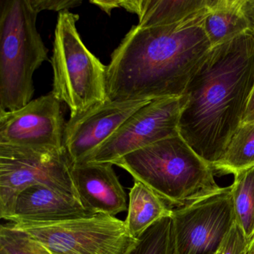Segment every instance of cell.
Segmentation results:
<instances>
[{"label":"cell","mask_w":254,"mask_h":254,"mask_svg":"<svg viewBox=\"0 0 254 254\" xmlns=\"http://www.w3.org/2000/svg\"><path fill=\"white\" fill-rule=\"evenodd\" d=\"M29 0H0V112L32 100L34 72L48 61Z\"/></svg>","instance_id":"277c9868"},{"label":"cell","mask_w":254,"mask_h":254,"mask_svg":"<svg viewBox=\"0 0 254 254\" xmlns=\"http://www.w3.org/2000/svg\"><path fill=\"white\" fill-rule=\"evenodd\" d=\"M208 10L171 26H133L107 66L108 99L154 100L184 96L212 50L203 27Z\"/></svg>","instance_id":"6da1fadb"},{"label":"cell","mask_w":254,"mask_h":254,"mask_svg":"<svg viewBox=\"0 0 254 254\" xmlns=\"http://www.w3.org/2000/svg\"><path fill=\"white\" fill-rule=\"evenodd\" d=\"M94 215L77 199L44 185H33L17 196L11 216L15 223H52Z\"/></svg>","instance_id":"4fadbf2b"},{"label":"cell","mask_w":254,"mask_h":254,"mask_svg":"<svg viewBox=\"0 0 254 254\" xmlns=\"http://www.w3.org/2000/svg\"><path fill=\"white\" fill-rule=\"evenodd\" d=\"M114 165L152 190L172 209L200 201L224 188L215 181L212 166L180 133L127 154Z\"/></svg>","instance_id":"3957f363"},{"label":"cell","mask_w":254,"mask_h":254,"mask_svg":"<svg viewBox=\"0 0 254 254\" xmlns=\"http://www.w3.org/2000/svg\"><path fill=\"white\" fill-rule=\"evenodd\" d=\"M245 254H254V235L248 241Z\"/></svg>","instance_id":"484cf974"},{"label":"cell","mask_w":254,"mask_h":254,"mask_svg":"<svg viewBox=\"0 0 254 254\" xmlns=\"http://www.w3.org/2000/svg\"><path fill=\"white\" fill-rule=\"evenodd\" d=\"M0 254H53L35 238L12 224L0 227Z\"/></svg>","instance_id":"ffe728a7"},{"label":"cell","mask_w":254,"mask_h":254,"mask_svg":"<svg viewBox=\"0 0 254 254\" xmlns=\"http://www.w3.org/2000/svg\"><path fill=\"white\" fill-rule=\"evenodd\" d=\"M172 215L171 209L159 196L142 183L135 181L129 192L126 227L139 239L154 224Z\"/></svg>","instance_id":"2e32d148"},{"label":"cell","mask_w":254,"mask_h":254,"mask_svg":"<svg viewBox=\"0 0 254 254\" xmlns=\"http://www.w3.org/2000/svg\"><path fill=\"white\" fill-rule=\"evenodd\" d=\"M254 84V37L247 33L213 47L190 81L179 133L213 166L242 124Z\"/></svg>","instance_id":"7a4b0ae2"},{"label":"cell","mask_w":254,"mask_h":254,"mask_svg":"<svg viewBox=\"0 0 254 254\" xmlns=\"http://www.w3.org/2000/svg\"><path fill=\"white\" fill-rule=\"evenodd\" d=\"M254 123V84L242 123Z\"/></svg>","instance_id":"cb8c5ba5"},{"label":"cell","mask_w":254,"mask_h":254,"mask_svg":"<svg viewBox=\"0 0 254 254\" xmlns=\"http://www.w3.org/2000/svg\"><path fill=\"white\" fill-rule=\"evenodd\" d=\"M53 254H130L138 243L126 221L112 215L52 223H15Z\"/></svg>","instance_id":"52a82bcc"},{"label":"cell","mask_w":254,"mask_h":254,"mask_svg":"<svg viewBox=\"0 0 254 254\" xmlns=\"http://www.w3.org/2000/svg\"><path fill=\"white\" fill-rule=\"evenodd\" d=\"M130 254H177L172 216L157 221L139 239Z\"/></svg>","instance_id":"d6986e66"},{"label":"cell","mask_w":254,"mask_h":254,"mask_svg":"<svg viewBox=\"0 0 254 254\" xmlns=\"http://www.w3.org/2000/svg\"><path fill=\"white\" fill-rule=\"evenodd\" d=\"M72 167L64 148L0 145V218L8 221L17 196L31 186H47L79 200Z\"/></svg>","instance_id":"8992f818"},{"label":"cell","mask_w":254,"mask_h":254,"mask_svg":"<svg viewBox=\"0 0 254 254\" xmlns=\"http://www.w3.org/2000/svg\"><path fill=\"white\" fill-rule=\"evenodd\" d=\"M152 100L107 99L66 123L63 145L72 165L108 139L130 116Z\"/></svg>","instance_id":"8fae6325"},{"label":"cell","mask_w":254,"mask_h":254,"mask_svg":"<svg viewBox=\"0 0 254 254\" xmlns=\"http://www.w3.org/2000/svg\"><path fill=\"white\" fill-rule=\"evenodd\" d=\"M254 166V123H242L224 155L212 166L215 172L233 174Z\"/></svg>","instance_id":"ac0fdd59"},{"label":"cell","mask_w":254,"mask_h":254,"mask_svg":"<svg viewBox=\"0 0 254 254\" xmlns=\"http://www.w3.org/2000/svg\"><path fill=\"white\" fill-rule=\"evenodd\" d=\"M111 163H75L72 176L81 205L92 214L115 216L127 210L126 191Z\"/></svg>","instance_id":"7c38bea8"},{"label":"cell","mask_w":254,"mask_h":254,"mask_svg":"<svg viewBox=\"0 0 254 254\" xmlns=\"http://www.w3.org/2000/svg\"><path fill=\"white\" fill-rule=\"evenodd\" d=\"M246 0H213L203 27L212 48L250 33Z\"/></svg>","instance_id":"5bb4252c"},{"label":"cell","mask_w":254,"mask_h":254,"mask_svg":"<svg viewBox=\"0 0 254 254\" xmlns=\"http://www.w3.org/2000/svg\"><path fill=\"white\" fill-rule=\"evenodd\" d=\"M247 243L248 240L245 235L235 222L224 238L220 250L221 254H245Z\"/></svg>","instance_id":"44dd1931"},{"label":"cell","mask_w":254,"mask_h":254,"mask_svg":"<svg viewBox=\"0 0 254 254\" xmlns=\"http://www.w3.org/2000/svg\"><path fill=\"white\" fill-rule=\"evenodd\" d=\"M177 254L218 251L235 223L230 187L184 207L172 209Z\"/></svg>","instance_id":"9c48e42d"},{"label":"cell","mask_w":254,"mask_h":254,"mask_svg":"<svg viewBox=\"0 0 254 254\" xmlns=\"http://www.w3.org/2000/svg\"><path fill=\"white\" fill-rule=\"evenodd\" d=\"M65 126L62 102L51 91L17 111L0 112V145L63 148Z\"/></svg>","instance_id":"30bf717a"},{"label":"cell","mask_w":254,"mask_h":254,"mask_svg":"<svg viewBox=\"0 0 254 254\" xmlns=\"http://www.w3.org/2000/svg\"><path fill=\"white\" fill-rule=\"evenodd\" d=\"M78 14L62 11L58 16L51 63L52 93L75 117L108 99L107 66L86 47L78 33Z\"/></svg>","instance_id":"5b68a950"},{"label":"cell","mask_w":254,"mask_h":254,"mask_svg":"<svg viewBox=\"0 0 254 254\" xmlns=\"http://www.w3.org/2000/svg\"><path fill=\"white\" fill-rule=\"evenodd\" d=\"M90 3L97 5L100 9L110 15L114 8H120L121 0H93L90 1Z\"/></svg>","instance_id":"603a6c76"},{"label":"cell","mask_w":254,"mask_h":254,"mask_svg":"<svg viewBox=\"0 0 254 254\" xmlns=\"http://www.w3.org/2000/svg\"><path fill=\"white\" fill-rule=\"evenodd\" d=\"M221 254V250L218 249V251H216V252L213 253V254Z\"/></svg>","instance_id":"4316f807"},{"label":"cell","mask_w":254,"mask_h":254,"mask_svg":"<svg viewBox=\"0 0 254 254\" xmlns=\"http://www.w3.org/2000/svg\"><path fill=\"white\" fill-rule=\"evenodd\" d=\"M35 11L39 14L44 10L49 11H69V8H75L82 4L81 0H29Z\"/></svg>","instance_id":"7402d4cb"},{"label":"cell","mask_w":254,"mask_h":254,"mask_svg":"<svg viewBox=\"0 0 254 254\" xmlns=\"http://www.w3.org/2000/svg\"><path fill=\"white\" fill-rule=\"evenodd\" d=\"M187 102L188 98L185 95L151 101L77 163L114 165L127 154L179 134L180 120Z\"/></svg>","instance_id":"ba28073f"},{"label":"cell","mask_w":254,"mask_h":254,"mask_svg":"<svg viewBox=\"0 0 254 254\" xmlns=\"http://www.w3.org/2000/svg\"><path fill=\"white\" fill-rule=\"evenodd\" d=\"M213 0H140L137 26L142 29L171 26L198 15Z\"/></svg>","instance_id":"9a60e30c"},{"label":"cell","mask_w":254,"mask_h":254,"mask_svg":"<svg viewBox=\"0 0 254 254\" xmlns=\"http://www.w3.org/2000/svg\"><path fill=\"white\" fill-rule=\"evenodd\" d=\"M246 8L247 16L249 19L250 25V34L254 37V0H246Z\"/></svg>","instance_id":"d4e9b609"},{"label":"cell","mask_w":254,"mask_h":254,"mask_svg":"<svg viewBox=\"0 0 254 254\" xmlns=\"http://www.w3.org/2000/svg\"><path fill=\"white\" fill-rule=\"evenodd\" d=\"M233 175L230 188L235 222L248 241L254 235V166Z\"/></svg>","instance_id":"e0dca14e"}]
</instances>
